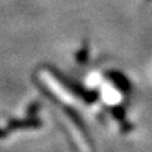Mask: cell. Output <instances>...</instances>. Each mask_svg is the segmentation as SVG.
I'll list each match as a JSON object with an SVG mask.
<instances>
[{
	"instance_id": "obj_1",
	"label": "cell",
	"mask_w": 152,
	"mask_h": 152,
	"mask_svg": "<svg viewBox=\"0 0 152 152\" xmlns=\"http://www.w3.org/2000/svg\"><path fill=\"white\" fill-rule=\"evenodd\" d=\"M88 47L86 46H84L81 50L79 51V53H77V61L79 62H85L86 61V58H88Z\"/></svg>"
}]
</instances>
